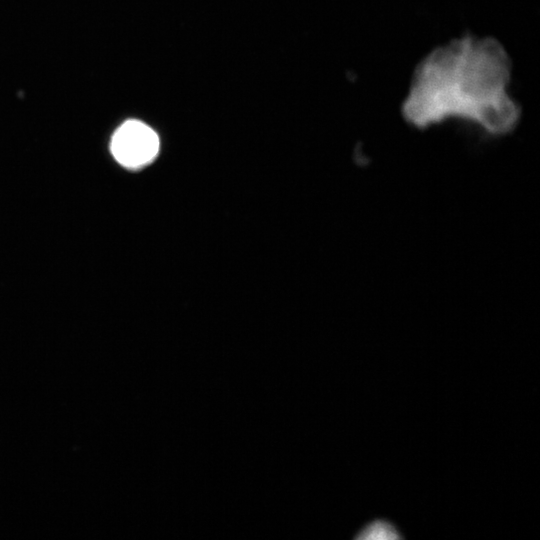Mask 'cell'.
Listing matches in <instances>:
<instances>
[{
	"mask_svg": "<svg viewBox=\"0 0 540 540\" xmlns=\"http://www.w3.org/2000/svg\"><path fill=\"white\" fill-rule=\"evenodd\" d=\"M359 538H397L396 529L388 523L375 522L365 527L358 536Z\"/></svg>",
	"mask_w": 540,
	"mask_h": 540,
	"instance_id": "cell-2",
	"label": "cell"
},
{
	"mask_svg": "<svg viewBox=\"0 0 540 540\" xmlns=\"http://www.w3.org/2000/svg\"><path fill=\"white\" fill-rule=\"evenodd\" d=\"M159 151L156 132L138 120L124 122L114 133L111 152L118 163L130 169L150 163Z\"/></svg>",
	"mask_w": 540,
	"mask_h": 540,
	"instance_id": "cell-1",
	"label": "cell"
}]
</instances>
